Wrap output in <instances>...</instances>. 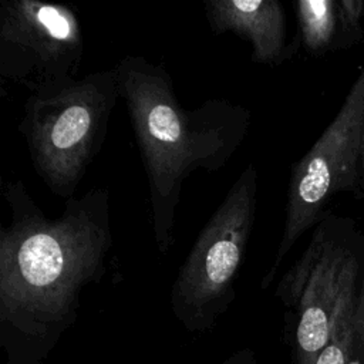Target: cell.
Here are the masks:
<instances>
[{
    "mask_svg": "<svg viewBox=\"0 0 364 364\" xmlns=\"http://www.w3.org/2000/svg\"><path fill=\"white\" fill-rule=\"evenodd\" d=\"M364 127V63L338 112L311 148L291 166L284 223L273 260L260 286L269 287L299 239L330 210L338 193L364 198L361 139Z\"/></svg>",
    "mask_w": 364,
    "mask_h": 364,
    "instance_id": "5b68a950",
    "label": "cell"
},
{
    "mask_svg": "<svg viewBox=\"0 0 364 364\" xmlns=\"http://www.w3.org/2000/svg\"><path fill=\"white\" fill-rule=\"evenodd\" d=\"M119 95L115 67L28 94L18 122L34 172L60 198H74L101 151Z\"/></svg>",
    "mask_w": 364,
    "mask_h": 364,
    "instance_id": "3957f363",
    "label": "cell"
},
{
    "mask_svg": "<svg viewBox=\"0 0 364 364\" xmlns=\"http://www.w3.org/2000/svg\"><path fill=\"white\" fill-rule=\"evenodd\" d=\"M355 334L364 338V270L358 287L357 294V306H355Z\"/></svg>",
    "mask_w": 364,
    "mask_h": 364,
    "instance_id": "30bf717a",
    "label": "cell"
},
{
    "mask_svg": "<svg viewBox=\"0 0 364 364\" xmlns=\"http://www.w3.org/2000/svg\"><path fill=\"white\" fill-rule=\"evenodd\" d=\"M114 67L146 175L155 246L165 255L175 245L185 181L229 162L247 135L250 112L226 98L182 107L166 68L142 55H124Z\"/></svg>",
    "mask_w": 364,
    "mask_h": 364,
    "instance_id": "7a4b0ae2",
    "label": "cell"
},
{
    "mask_svg": "<svg viewBox=\"0 0 364 364\" xmlns=\"http://www.w3.org/2000/svg\"><path fill=\"white\" fill-rule=\"evenodd\" d=\"M293 6L300 46L314 57L363 40L364 0H299Z\"/></svg>",
    "mask_w": 364,
    "mask_h": 364,
    "instance_id": "9c48e42d",
    "label": "cell"
},
{
    "mask_svg": "<svg viewBox=\"0 0 364 364\" xmlns=\"http://www.w3.org/2000/svg\"><path fill=\"white\" fill-rule=\"evenodd\" d=\"M351 364H357V363H351Z\"/></svg>",
    "mask_w": 364,
    "mask_h": 364,
    "instance_id": "4fadbf2b",
    "label": "cell"
},
{
    "mask_svg": "<svg viewBox=\"0 0 364 364\" xmlns=\"http://www.w3.org/2000/svg\"><path fill=\"white\" fill-rule=\"evenodd\" d=\"M0 337L9 364H41L75 321L82 290L105 274L114 237L109 192L94 188L47 216L20 179L3 183Z\"/></svg>",
    "mask_w": 364,
    "mask_h": 364,
    "instance_id": "6da1fadb",
    "label": "cell"
},
{
    "mask_svg": "<svg viewBox=\"0 0 364 364\" xmlns=\"http://www.w3.org/2000/svg\"><path fill=\"white\" fill-rule=\"evenodd\" d=\"M256 208L257 171L249 162L199 232L173 280L171 309L189 331L212 328L235 300Z\"/></svg>",
    "mask_w": 364,
    "mask_h": 364,
    "instance_id": "277c9868",
    "label": "cell"
},
{
    "mask_svg": "<svg viewBox=\"0 0 364 364\" xmlns=\"http://www.w3.org/2000/svg\"><path fill=\"white\" fill-rule=\"evenodd\" d=\"M361 172H363V186H364V127H363V139H361Z\"/></svg>",
    "mask_w": 364,
    "mask_h": 364,
    "instance_id": "7c38bea8",
    "label": "cell"
},
{
    "mask_svg": "<svg viewBox=\"0 0 364 364\" xmlns=\"http://www.w3.org/2000/svg\"><path fill=\"white\" fill-rule=\"evenodd\" d=\"M222 364H256V360L250 348H243L226 358Z\"/></svg>",
    "mask_w": 364,
    "mask_h": 364,
    "instance_id": "8fae6325",
    "label": "cell"
},
{
    "mask_svg": "<svg viewBox=\"0 0 364 364\" xmlns=\"http://www.w3.org/2000/svg\"><path fill=\"white\" fill-rule=\"evenodd\" d=\"M203 9L213 34L233 33L250 43L256 64L280 65L300 46L299 38L286 41V13L279 0H203Z\"/></svg>",
    "mask_w": 364,
    "mask_h": 364,
    "instance_id": "ba28073f",
    "label": "cell"
},
{
    "mask_svg": "<svg viewBox=\"0 0 364 364\" xmlns=\"http://www.w3.org/2000/svg\"><path fill=\"white\" fill-rule=\"evenodd\" d=\"M84 34L71 4L3 0L0 4V77L33 92L77 78Z\"/></svg>",
    "mask_w": 364,
    "mask_h": 364,
    "instance_id": "52a82bcc",
    "label": "cell"
},
{
    "mask_svg": "<svg viewBox=\"0 0 364 364\" xmlns=\"http://www.w3.org/2000/svg\"><path fill=\"white\" fill-rule=\"evenodd\" d=\"M363 269V232L351 218L328 210L276 287L282 303L296 311V364H316L330 340L338 300Z\"/></svg>",
    "mask_w": 364,
    "mask_h": 364,
    "instance_id": "8992f818",
    "label": "cell"
}]
</instances>
